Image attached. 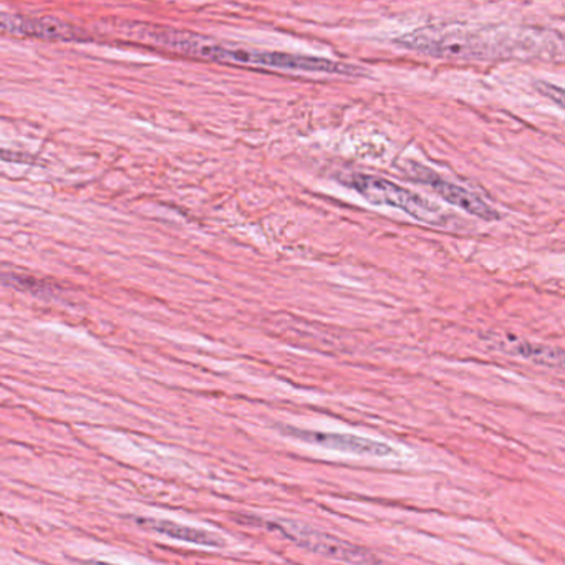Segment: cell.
<instances>
[{
  "mask_svg": "<svg viewBox=\"0 0 565 565\" xmlns=\"http://www.w3.org/2000/svg\"><path fill=\"white\" fill-rule=\"evenodd\" d=\"M138 524L151 529V531L160 532L168 537L177 539V541L188 542V544L203 545V547H224L223 537L214 534V532L204 531V529L191 527V525L178 524L173 521H160V519H138Z\"/></svg>",
  "mask_w": 565,
  "mask_h": 565,
  "instance_id": "52a82bcc",
  "label": "cell"
},
{
  "mask_svg": "<svg viewBox=\"0 0 565 565\" xmlns=\"http://www.w3.org/2000/svg\"><path fill=\"white\" fill-rule=\"evenodd\" d=\"M280 429H282L284 435L290 436V438L333 449V451L350 452V455L356 456H373V458H386V456L395 455V449L388 443L362 438V436L349 435V433L312 431V429H300L296 426H282Z\"/></svg>",
  "mask_w": 565,
  "mask_h": 565,
  "instance_id": "5b68a950",
  "label": "cell"
},
{
  "mask_svg": "<svg viewBox=\"0 0 565 565\" xmlns=\"http://www.w3.org/2000/svg\"><path fill=\"white\" fill-rule=\"evenodd\" d=\"M402 171L405 177H408L415 183L428 186L429 190H433V193L438 194L446 203L452 204V206L459 207V210L466 211V213L472 214L479 220L488 221V223L501 220V214L494 207L484 203L481 198L476 196L462 186L449 183L445 178L439 177L438 173L423 167V164L408 160L403 163Z\"/></svg>",
  "mask_w": 565,
  "mask_h": 565,
  "instance_id": "277c9868",
  "label": "cell"
},
{
  "mask_svg": "<svg viewBox=\"0 0 565 565\" xmlns=\"http://www.w3.org/2000/svg\"><path fill=\"white\" fill-rule=\"evenodd\" d=\"M85 565H115V564H108V562H100V561H90L87 562Z\"/></svg>",
  "mask_w": 565,
  "mask_h": 565,
  "instance_id": "8fae6325",
  "label": "cell"
},
{
  "mask_svg": "<svg viewBox=\"0 0 565 565\" xmlns=\"http://www.w3.org/2000/svg\"><path fill=\"white\" fill-rule=\"evenodd\" d=\"M535 90L539 92V94L544 95V97L551 98L552 102H555V104L558 105V107H562L564 105V100H562V97H564V94H562V88L555 87V85L547 84V82H537V84L534 85Z\"/></svg>",
  "mask_w": 565,
  "mask_h": 565,
  "instance_id": "9c48e42d",
  "label": "cell"
},
{
  "mask_svg": "<svg viewBox=\"0 0 565 565\" xmlns=\"http://www.w3.org/2000/svg\"><path fill=\"white\" fill-rule=\"evenodd\" d=\"M244 521L250 525H263L267 531L277 532L289 539L299 547L307 551L316 552L323 557L335 558V561L349 562L355 565H379L380 561L376 555L359 545L350 544L342 541L335 535L327 534V532L317 531L309 525L300 524V522L290 521V519H260L253 515H244Z\"/></svg>",
  "mask_w": 565,
  "mask_h": 565,
  "instance_id": "7a4b0ae2",
  "label": "cell"
},
{
  "mask_svg": "<svg viewBox=\"0 0 565 565\" xmlns=\"http://www.w3.org/2000/svg\"><path fill=\"white\" fill-rule=\"evenodd\" d=\"M342 183L352 188L369 203L402 210L403 213L415 217L419 223L429 224V226H445L446 224V216L436 204L429 203L425 198L418 196L413 191L398 186L385 178L353 173L342 178Z\"/></svg>",
  "mask_w": 565,
  "mask_h": 565,
  "instance_id": "3957f363",
  "label": "cell"
},
{
  "mask_svg": "<svg viewBox=\"0 0 565 565\" xmlns=\"http://www.w3.org/2000/svg\"><path fill=\"white\" fill-rule=\"evenodd\" d=\"M547 34L537 31H504V29L425 28L396 39L406 51L443 58L486 61V58L527 57L551 54L554 45Z\"/></svg>",
  "mask_w": 565,
  "mask_h": 565,
  "instance_id": "6da1fadb",
  "label": "cell"
},
{
  "mask_svg": "<svg viewBox=\"0 0 565 565\" xmlns=\"http://www.w3.org/2000/svg\"><path fill=\"white\" fill-rule=\"evenodd\" d=\"M508 352L515 356L539 363V365L562 369L564 365V353L557 347L535 345L529 342H511Z\"/></svg>",
  "mask_w": 565,
  "mask_h": 565,
  "instance_id": "ba28073f",
  "label": "cell"
},
{
  "mask_svg": "<svg viewBox=\"0 0 565 565\" xmlns=\"http://www.w3.org/2000/svg\"><path fill=\"white\" fill-rule=\"evenodd\" d=\"M0 160L11 161V163H32L31 157L28 154L15 153L11 150H0Z\"/></svg>",
  "mask_w": 565,
  "mask_h": 565,
  "instance_id": "30bf717a",
  "label": "cell"
},
{
  "mask_svg": "<svg viewBox=\"0 0 565 565\" xmlns=\"http://www.w3.org/2000/svg\"><path fill=\"white\" fill-rule=\"evenodd\" d=\"M0 32L24 35V38L49 39V41H74L81 32L57 19L19 18V15L0 14Z\"/></svg>",
  "mask_w": 565,
  "mask_h": 565,
  "instance_id": "8992f818",
  "label": "cell"
}]
</instances>
